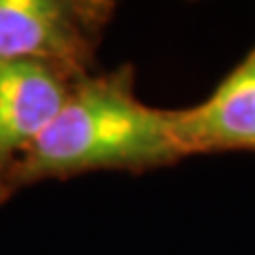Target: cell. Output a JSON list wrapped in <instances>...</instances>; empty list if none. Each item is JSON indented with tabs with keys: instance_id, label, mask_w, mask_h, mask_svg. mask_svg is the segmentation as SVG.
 Returning a JSON list of instances; mask_svg holds the SVG:
<instances>
[{
	"instance_id": "1",
	"label": "cell",
	"mask_w": 255,
	"mask_h": 255,
	"mask_svg": "<svg viewBox=\"0 0 255 255\" xmlns=\"http://www.w3.org/2000/svg\"><path fill=\"white\" fill-rule=\"evenodd\" d=\"M181 159L168 109L145 105L136 96V70L124 64L73 85L55 117L4 174L0 206L41 181H68L100 170L140 174Z\"/></svg>"
},
{
	"instance_id": "2",
	"label": "cell",
	"mask_w": 255,
	"mask_h": 255,
	"mask_svg": "<svg viewBox=\"0 0 255 255\" xmlns=\"http://www.w3.org/2000/svg\"><path fill=\"white\" fill-rule=\"evenodd\" d=\"M115 11L111 0H0V60L85 79Z\"/></svg>"
},
{
	"instance_id": "3",
	"label": "cell",
	"mask_w": 255,
	"mask_h": 255,
	"mask_svg": "<svg viewBox=\"0 0 255 255\" xmlns=\"http://www.w3.org/2000/svg\"><path fill=\"white\" fill-rule=\"evenodd\" d=\"M172 138L181 157L255 153V47L202 102L168 109Z\"/></svg>"
},
{
	"instance_id": "4",
	"label": "cell",
	"mask_w": 255,
	"mask_h": 255,
	"mask_svg": "<svg viewBox=\"0 0 255 255\" xmlns=\"http://www.w3.org/2000/svg\"><path fill=\"white\" fill-rule=\"evenodd\" d=\"M75 83L51 66L0 60V183L62 109Z\"/></svg>"
}]
</instances>
